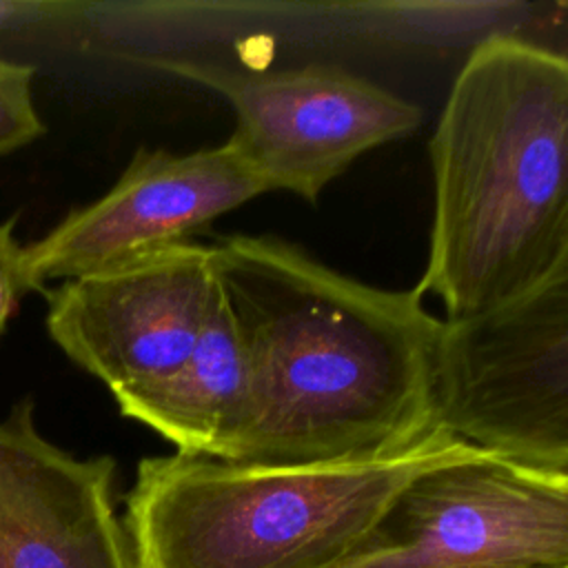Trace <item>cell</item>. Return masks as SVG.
<instances>
[{
  "instance_id": "obj_7",
  "label": "cell",
  "mask_w": 568,
  "mask_h": 568,
  "mask_svg": "<svg viewBox=\"0 0 568 568\" xmlns=\"http://www.w3.org/2000/svg\"><path fill=\"white\" fill-rule=\"evenodd\" d=\"M215 288L213 248L186 240L44 288V324L73 364L122 399L189 357Z\"/></svg>"
},
{
  "instance_id": "obj_6",
  "label": "cell",
  "mask_w": 568,
  "mask_h": 568,
  "mask_svg": "<svg viewBox=\"0 0 568 568\" xmlns=\"http://www.w3.org/2000/svg\"><path fill=\"white\" fill-rule=\"evenodd\" d=\"M333 568H568V475L484 450L428 468Z\"/></svg>"
},
{
  "instance_id": "obj_8",
  "label": "cell",
  "mask_w": 568,
  "mask_h": 568,
  "mask_svg": "<svg viewBox=\"0 0 568 568\" xmlns=\"http://www.w3.org/2000/svg\"><path fill=\"white\" fill-rule=\"evenodd\" d=\"M268 193L229 144L191 153L138 149L118 182L22 246L29 291L104 271L129 257L186 242L193 233Z\"/></svg>"
},
{
  "instance_id": "obj_12",
  "label": "cell",
  "mask_w": 568,
  "mask_h": 568,
  "mask_svg": "<svg viewBox=\"0 0 568 568\" xmlns=\"http://www.w3.org/2000/svg\"><path fill=\"white\" fill-rule=\"evenodd\" d=\"M16 217L0 222V335L13 317L20 297L29 291L22 266V244L13 235Z\"/></svg>"
},
{
  "instance_id": "obj_11",
  "label": "cell",
  "mask_w": 568,
  "mask_h": 568,
  "mask_svg": "<svg viewBox=\"0 0 568 568\" xmlns=\"http://www.w3.org/2000/svg\"><path fill=\"white\" fill-rule=\"evenodd\" d=\"M44 133L33 102V67L0 55V155L22 149Z\"/></svg>"
},
{
  "instance_id": "obj_10",
  "label": "cell",
  "mask_w": 568,
  "mask_h": 568,
  "mask_svg": "<svg viewBox=\"0 0 568 568\" xmlns=\"http://www.w3.org/2000/svg\"><path fill=\"white\" fill-rule=\"evenodd\" d=\"M246 402L248 364L220 286L189 357L160 382L115 399L124 417L155 430L178 453L215 459H224L237 437Z\"/></svg>"
},
{
  "instance_id": "obj_2",
  "label": "cell",
  "mask_w": 568,
  "mask_h": 568,
  "mask_svg": "<svg viewBox=\"0 0 568 568\" xmlns=\"http://www.w3.org/2000/svg\"><path fill=\"white\" fill-rule=\"evenodd\" d=\"M433 226L415 291L446 320L504 304L568 266V60L510 33L462 64L428 142Z\"/></svg>"
},
{
  "instance_id": "obj_13",
  "label": "cell",
  "mask_w": 568,
  "mask_h": 568,
  "mask_svg": "<svg viewBox=\"0 0 568 568\" xmlns=\"http://www.w3.org/2000/svg\"><path fill=\"white\" fill-rule=\"evenodd\" d=\"M42 11L38 2H18V0H0V29L18 24L20 20L33 18Z\"/></svg>"
},
{
  "instance_id": "obj_5",
  "label": "cell",
  "mask_w": 568,
  "mask_h": 568,
  "mask_svg": "<svg viewBox=\"0 0 568 568\" xmlns=\"http://www.w3.org/2000/svg\"><path fill=\"white\" fill-rule=\"evenodd\" d=\"M138 62L220 93L235 111L226 142L268 193L308 202L362 153L410 135L422 122L417 104L342 67L240 69L166 55Z\"/></svg>"
},
{
  "instance_id": "obj_4",
  "label": "cell",
  "mask_w": 568,
  "mask_h": 568,
  "mask_svg": "<svg viewBox=\"0 0 568 568\" xmlns=\"http://www.w3.org/2000/svg\"><path fill=\"white\" fill-rule=\"evenodd\" d=\"M433 422L484 453L568 475V266L504 304L442 320Z\"/></svg>"
},
{
  "instance_id": "obj_9",
  "label": "cell",
  "mask_w": 568,
  "mask_h": 568,
  "mask_svg": "<svg viewBox=\"0 0 568 568\" xmlns=\"http://www.w3.org/2000/svg\"><path fill=\"white\" fill-rule=\"evenodd\" d=\"M115 459L49 442L31 399L0 419V568H133Z\"/></svg>"
},
{
  "instance_id": "obj_1",
  "label": "cell",
  "mask_w": 568,
  "mask_h": 568,
  "mask_svg": "<svg viewBox=\"0 0 568 568\" xmlns=\"http://www.w3.org/2000/svg\"><path fill=\"white\" fill-rule=\"evenodd\" d=\"M211 248L248 364L226 462L322 464L435 428L442 320L415 288L364 284L275 235H224Z\"/></svg>"
},
{
  "instance_id": "obj_3",
  "label": "cell",
  "mask_w": 568,
  "mask_h": 568,
  "mask_svg": "<svg viewBox=\"0 0 568 568\" xmlns=\"http://www.w3.org/2000/svg\"><path fill=\"white\" fill-rule=\"evenodd\" d=\"M475 453L435 426L408 444L322 464L144 457L122 524L133 568H333L417 475Z\"/></svg>"
}]
</instances>
